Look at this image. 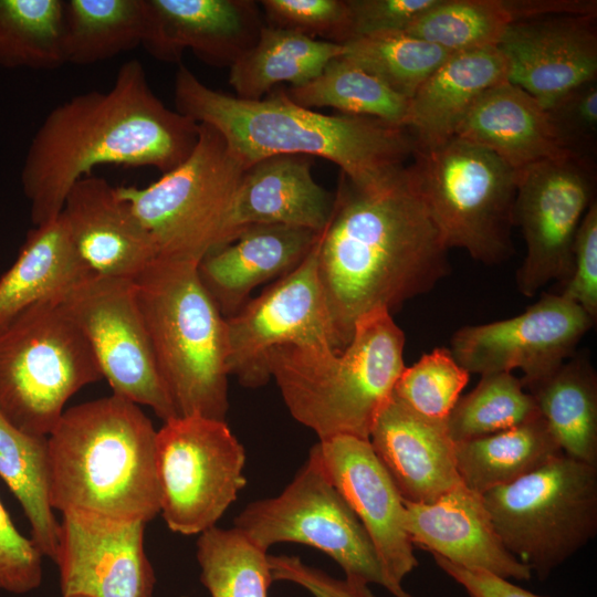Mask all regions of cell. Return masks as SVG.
I'll use <instances>...</instances> for the list:
<instances>
[{"instance_id":"obj_1","label":"cell","mask_w":597,"mask_h":597,"mask_svg":"<svg viewBox=\"0 0 597 597\" xmlns=\"http://www.w3.org/2000/svg\"><path fill=\"white\" fill-rule=\"evenodd\" d=\"M448 251L412 165L370 188L341 174L317 256L339 349L365 313H391L431 291L450 273Z\"/></svg>"},{"instance_id":"obj_2","label":"cell","mask_w":597,"mask_h":597,"mask_svg":"<svg viewBox=\"0 0 597 597\" xmlns=\"http://www.w3.org/2000/svg\"><path fill=\"white\" fill-rule=\"evenodd\" d=\"M199 125L153 92L143 64L125 62L106 91H90L46 115L21 170L33 226L54 220L72 186L103 165L169 172L196 147Z\"/></svg>"},{"instance_id":"obj_3","label":"cell","mask_w":597,"mask_h":597,"mask_svg":"<svg viewBox=\"0 0 597 597\" xmlns=\"http://www.w3.org/2000/svg\"><path fill=\"white\" fill-rule=\"evenodd\" d=\"M178 113L220 133L232 154L249 168L275 155L321 157L341 168L355 187L389 179L415 156L407 127L357 115H325L291 101L284 88L261 100H242L202 83L179 64L174 81Z\"/></svg>"},{"instance_id":"obj_4","label":"cell","mask_w":597,"mask_h":597,"mask_svg":"<svg viewBox=\"0 0 597 597\" xmlns=\"http://www.w3.org/2000/svg\"><path fill=\"white\" fill-rule=\"evenodd\" d=\"M156 439L140 407L114 394L65 409L48 436L52 509L150 522L160 513Z\"/></svg>"},{"instance_id":"obj_5","label":"cell","mask_w":597,"mask_h":597,"mask_svg":"<svg viewBox=\"0 0 597 597\" xmlns=\"http://www.w3.org/2000/svg\"><path fill=\"white\" fill-rule=\"evenodd\" d=\"M405 342L391 313L376 308L357 318L343 349L279 346L269 355V373L291 416L318 440H368L406 367Z\"/></svg>"},{"instance_id":"obj_6","label":"cell","mask_w":597,"mask_h":597,"mask_svg":"<svg viewBox=\"0 0 597 597\" xmlns=\"http://www.w3.org/2000/svg\"><path fill=\"white\" fill-rule=\"evenodd\" d=\"M198 263L156 258L135 280L156 365L178 417L226 421V317L203 287Z\"/></svg>"},{"instance_id":"obj_7","label":"cell","mask_w":597,"mask_h":597,"mask_svg":"<svg viewBox=\"0 0 597 597\" xmlns=\"http://www.w3.org/2000/svg\"><path fill=\"white\" fill-rule=\"evenodd\" d=\"M102 378L86 337L61 302L35 303L0 329V409L28 433L48 437L67 400Z\"/></svg>"},{"instance_id":"obj_8","label":"cell","mask_w":597,"mask_h":597,"mask_svg":"<svg viewBox=\"0 0 597 597\" xmlns=\"http://www.w3.org/2000/svg\"><path fill=\"white\" fill-rule=\"evenodd\" d=\"M199 125L189 157L150 185L116 187L150 234L157 258L199 263L228 243L233 200L247 167L218 130Z\"/></svg>"},{"instance_id":"obj_9","label":"cell","mask_w":597,"mask_h":597,"mask_svg":"<svg viewBox=\"0 0 597 597\" xmlns=\"http://www.w3.org/2000/svg\"><path fill=\"white\" fill-rule=\"evenodd\" d=\"M413 158L421 197L448 249L485 265L507 261L514 254L517 170L458 137Z\"/></svg>"},{"instance_id":"obj_10","label":"cell","mask_w":597,"mask_h":597,"mask_svg":"<svg viewBox=\"0 0 597 597\" xmlns=\"http://www.w3.org/2000/svg\"><path fill=\"white\" fill-rule=\"evenodd\" d=\"M482 496L505 548L541 579L597 533V465L564 453Z\"/></svg>"},{"instance_id":"obj_11","label":"cell","mask_w":597,"mask_h":597,"mask_svg":"<svg viewBox=\"0 0 597 597\" xmlns=\"http://www.w3.org/2000/svg\"><path fill=\"white\" fill-rule=\"evenodd\" d=\"M233 527L266 552L284 542L320 549L338 564L346 578L383 586L401 597L364 526L328 476L315 446L287 486L276 496L248 504L234 519Z\"/></svg>"},{"instance_id":"obj_12","label":"cell","mask_w":597,"mask_h":597,"mask_svg":"<svg viewBox=\"0 0 597 597\" xmlns=\"http://www.w3.org/2000/svg\"><path fill=\"white\" fill-rule=\"evenodd\" d=\"M160 514L184 535L217 526L245 486V451L226 421L176 417L157 430Z\"/></svg>"},{"instance_id":"obj_13","label":"cell","mask_w":597,"mask_h":597,"mask_svg":"<svg viewBox=\"0 0 597 597\" xmlns=\"http://www.w3.org/2000/svg\"><path fill=\"white\" fill-rule=\"evenodd\" d=\"M320 235L305 260L226 318L229 376L247 388L270 379L268 358L283 345L339 349L318 273Z\"/></svg>"},{"instance_id":"obj_14","label":"cell","mask_w":597,"mask_h":597,"mask_svg":"<svg viewBox=\"0 0 597 597\" xmlns=\"http://www.w3.org/2000/svg\"><path fill=\"white\" fill-rule=\"evenodd\" d=\"M61 303L114 395L149 407L164 422L178 417L156 365L134 280L93 274Z\"/></svg>"},{"instance_id":"obj_15","label":"cell","mask_w":597,"mask_h":597,"mask_svg":"<svg viewBox=\"0 0 597 597\" xmlns=\"http://www.w3.org/2000/svg\"><path fill=\"white\" fill-rule=\"evenodd\" d=\"M514 226L526 254L516 285L532 297L552 281L568 279L579 224L595 198L594 166L577 158L545 160L517 170Z\"/></svg>"},{"instance_id":"obj_16","label":"cell","mask_w":597,"mask_h":597,"mask_svg":"<svg viewBox=\"0 0 597 597\" xmlns=\"http://www.w3.org/2000/svg\"><path fill=\"white\" fill-rule=\"evenodd\" d=\"M594 325L573 301L558 293H544L519 315L459 328L449 349L469 374L521 369L525 388L572 357Z\"/></svg>"},{"instance_id":"obj_17","label":"cell","mask_w":597,"mask_h":597,"mask_svg":"<svg viewBox=\"0 0 597 597\" xmlns=\"http://www.w3.org/2000/svg\"><path fill=\"white\" fill-rule=\"evenodd\" d=\"M61 514L53 562L62 597H153L156 577L145 553V522Z\"/></svg>"},{"instance_id":"obj_18","label":"cell","mask_w":597,"mask_h":597,"mask_svg":"<svg viewBox=\"0 0 597 597\" xmlns=\"http://www.w3.org/2000/svg\"><path fill=\"white\" fill-rule=\"evenodd\" d=\"M315 447L332 482L367 532L388 579L401 597H412L401 586L418 566L405 503L369 441L335 436Z\"/></svg>"},{"instance_id":"obj_19","label":"cell","mask_w":597,"mask_h":597,"mask_svg":"<svg viewBox=\"0 0 597 597\" xmlns=\"http://www.w3.org/2000/svg\"><path fill=\"white\" fill-rule=\"evenodd\" d=\"M597 14H564L512 22L498 49L507 81L549 108L597 80Z\"/></svg>"},{"instance_id":"obj_20","label":"cell","mask_w":597,"mask_h":597,"mask_svg":"<svg viewBox=\"0 0 597 597\" xmlns=\"http://www.w3.org/2000/svg\"><path fill=\"white\" fill-rule=\"evenodd\" d=\"M144 43L155 59L179 63L185 50L216 67H231L265 27L253 0H148Z\"/></svg>"},{"instance_id":"obj_21","label":"cell","mask_w":597,"mask_h":597,"mask_svg":"<svg viewBox=\"0 0 597 597\" xmlns=\"http://www.w3.org/2000/svg\"><path fill=\"white\" fill-rule=\"evenodd\" d=\"M61 213L77 252L95 275L135 280L157 258L146 228L116 187L102 177L77 180Z\"/></svg>"},{"instance_id":"obj_22","label":"cell","mask_w":597,"mask_h":597,"mask_svg":"<svg viewBox=\"0 0 597 597\" xmlns=\"http://www.w3.org/2000/svg\"><path fill=\"white\" fill-rule=\"evenodd\" d=\"M368 441L405 503H431L461 484L447 421L418 415L394 394Z\"/></svg>"},{"instance_id":"obj_23","label":"cell","mask_w":597,"mask_h":597,"mask_svg":"<svg viewBox=\"0 0 597 597\" xmlns=\"http://www.w3.org/2000/svg\"><path fill=\"white\" fill-rule=\"evenodd\" d=\"M405 507L406 528L413 546L505 579L532 577L531 569L503 545L483 496L462 483L431 503H405Z\"/></svg>"},{"instance_id":"obj_24","label":"cell","mask_w":597,"mask_h":597,"mask_svg":"<svg viewBox=\"0 0 597 597\" xmlns=\"http://www.w3.org/2000/svg\"><path fill=\"white\" fill-rule=\"evenodd\" d=\"M320 233L283 224L247 226L198 263L199 279L228 318L244 306L253 289L295 270Z\"/></svg>"},{"instance_id":"obj_25","label":"cell","mask_w":597,"mask_h":597,"mask_svg":"<svg viewBox=\"0 0 597 597\" xmlns=\"http://www.w3.org/2000/svg\"><path fill=\"white\" fill-rule=\"evenodd\" d=\"M314 158L275 155L244 171L229 219L228 242L251 224H283L322 232L328 224L335 193L316 182Z\"/></svg>"},{"instance_id":"obj_26","label":"cell","mask_w":597,"mask_h":597,"mask_svg":"<svg viewBox=\"0 0 597 597\" xmlns=\"http://www.w3.org/2000/svg\"><path fill=\"white\" fill-rule=\"evenodd\" d=\"M488 149L515 170L575 158L565 148L546 108L509 81L485 91L455 136Z\"/></svg>"},{"instance_id":"obj_27","label":"cell","mask_w":597,"mask_h":597,"mask_svg":"<svg viewBox=\"0 0 597 597\" xmlns=\"http://www.w3.org/2000/svg\"><path fill=\"white\" fill-rule=\"evenodd\" d=\"M506 81V61L496 46L449 55L409 100L405 127L413 136L416 151L454 138L476 100Z\"/></svg>"},{"instance_id":"obj_28","label":"cell","mask_w":597,"mask_h":597,"mask_svg":"<svg viewBox=\"0 0 597 597\" xmlns=\"http://www.w3.org/2000/svg\"><path fill=\"white\" fill-rule=\"evenodd\" d=\"M92 275L62 213L34 226L14 263L0 277V329L35 303L61 302Z\"/></svg>"},{"instance_id":"obj_29","label":"cell","mask_w":597,"mask_h":597,"mask_svg":"<svg viewBox=\"0 0 597 597\" xmlns=\"http://www.w3.org/2000/svg\"><path fill=\"white\" fill-rule=\"evenodd\" d=\"M525 390L562 452L597 465V375L587 356L575 353Z\"/></svg>"},{"instance_id":"obj_30","label":"cell","mask_w":597,"mask_h":597,"mask_svg":"<svg viewBox=\"0 0 597 597\" xmlns=\"http://www.w3.org/2000/svg\"><path fill=\"white\" fill-rule=\"evenodd\" d=\"M346 52L343 44L265 25L255 44L229 69V84L239 98L261 100L283 82L290 87L308 83Z\"/></svg>"},{"instance_id":"obj_31","label":"cell","mask_w":597,"mask_h":597,"mask_svg":"<svg viewBox=\"0 0 597 597\" xmlns=\"http://www.w3.org/2000/svg\"><path fill=\"white\" fill-rule=\"evenodd\" d=\"M562 450L542 417L516 427L455 443L461 483L484 493L536 470Z\"/></svg>"},{"instance_id":"obj_32","label":"cell","mask_w":597,"mask_h":597,"mask_svg":"<svg viewBox=\"0 0 597 597\" xmlns=\"http://www.w3.org/2000/svg\"><path fill=\"white\" fill-rule=\"evenodd\" d=\"M148 0H64L65 64L90 65L144 45Z\"/></svg>"},{"instance_id":"obj_33","label":"cell","mask_w":597,"mask_h":597,"mask_svg":"<svg viewBox=\"0 0 597 597\" xmlns=\"http://www.w3.org/2000/svg\"><path fill=\"white\" fill-rule=\"evenodd\" d=\"M0 478L19 501L31 528V540L54 559L60 521L49 499L48 437L28 433L0 409Z\"/></svg>"},{"instance_id":"obj_34","label":"cell","mask_w":597,"mask_h":597,"mask_svg":"<svg viewBox=\"0 0 597 597\" xmlns=\"http://www.w3.org/2000/svg\"><path fill=\"white\" fill-rule=\"evenodd\" d=\"M284 91L295 104L310 109L332 107L341 114L373 117L404 127L408 115L409 98L392 91L345 54L329 61L308 83Z\"/></svg>"},{"instance_id":"obj_35","label":"cell","mask_w":597,"mask_h":597,"mask_svg":"<svg viewBox=\"0 0 597 597\" xmlns=\"http://www.w3.org/2000/svg\"><path fill=\"white\" fill-rule=\"evenodd\" d=\"M63 8L64 0H0V66L64 65Z\"/></svg>"},{"instance_id":"obj_36","label":"cell","mask_w":597,"mask_h":597,"mask_svg":"<svg viewBox=\"0 0 597 597\" xmlns=\"http://www.w3.org/2000/svg\"><path fill=\"white\" fill-rule=\"evenodd\" d=\"M196 556L210 597H268L273 583L268 552L238 528L202 532Z\"/></svg>"},{"instance_id":"obj_37","label":"cell","mask_w":597,"mask_h":597,"mask_svg":"<svg viewBox=\"0 0 597 597\" xmlns=\"http://www.w3.org/2000/svg\"><path fill=\"white\" fill-rule=\"evenodd\" d=\"M540 417L532 395L511 371L482 375L447 418L454 443L493 434Z\"/></svg>"},{"instance_id":"obj_38","label":"cell","mask_w":597,"mask_h":597,"mask_svg":"<svg viewBox=\"0 0 597 597\" xmlns=\"http://www.w3.org/2000/svg\"><path fill=\"white\" fill-rule=\"evenodd\" d=\"M511 23L503 0H438L406 32L455 54L498 46Z\"/></svg>"},{"instance_id":"obj_39","label":"cell","mask_w":597,"mask_h":597,"mask_svg":"<svg viewBox=\"0 0 597 597\" xmlns=\"http://www.w3.org/2000/svg\"><path fill=\"white\" fill-rule=\"evenodd\" d=\"M345 45V57L409 100L451 55L407 32L377 33Z\"/></svg>"},{"instance_id":"obj_40","label":"cell","mask_w":597,"mask_h":597,"mask_svg":"<svg viewBox=\"0 0 597 597\" xmlns=\"http://www.w3.org/2000/svg\"><path fill=\"white\" fill-rule=\"evenodd\" d=\"M469 378L449 348L437 347L405 367L392 394L418 415L447 421Z\"/></svg>"},{"instance_id":"obj_41","label":"cell","mask_w":597,"mask_h":597,"mask_svg":"<svg viewBox=\"0 0 597 597\" xmlns=\"http://www.w3.org/2000/svg\"><path fill=\"white\" fill-rule=\"evenodd\" d=\"M259 3L268 27L343 45L348 41L347 0H263Z\"/></svg>"},{"instance_id":"obj_42","label":"cell","mask_w":597,"mask_h":597,"mask_svg":"<svg viewBox=\"0 0 597 597\" xmlns=\"http://www.w3.org/2000/svg\"><path fill=\"white\" fill-rule=\"evenodd\" d=\"M547 112L570 155L594 166L597 140V80L568 92Z\"/></svg>"},{"instance_id":"obj_43","label":"cell","mask_w":597,"mask_h":597,"mask_svg":"<svg viewBox=\"0 0 597 597\" xmlns=\"http://www.w3.org/2000/svg\"><path fill=\"white\" fill-rule=\"evenodd\" d=\"M43 555L31 538L19 532L0 501V589L27 594L43 578Z\"/></svg>"},{"instance_id":"obj_44","label":"cell","mask_w":597,"mask_h":597,"mask_svg":"<svg viewBox=\"0 0 597 597\" xmlns=\"http://www.w3.org/2000/svg\"><path fill=\"white\" fill-rule=\"evenodd\" d=\"M558 294L597 318V201L586 211L574 242L572 269Z\"/></svg>"},{"instance_id":"obj_45","label":"cell","mask_w":597,"mask_h":597,"mask_svg":"<svg viewBox=\"0 0 597 597\" xmlns=\"http://www.w3.org/2000/svg\"><path fill=\"white\" fill-rule=\"evenodd\" d=\"M437 1L347 0V43L377 33L406 32L410 24Z\"/></svg>"},{"instance_id":"obj_46","label":"cell","mask_w":597,"mask_h":597,"mask_svg":"<svg viewBox=\"0 0 597 597\" xmlns=\"http://www.w3.org/2000/svg\"><path fill=\"white\" fill-rule=\"evenodd\" d=\"M269 563L273 582L293 583L314 597H376L367 584L333 577L294 555H269Z\"/></svg>"},{"instance_id":"obj_47","label":"cell","mask_w":597,"mask_h":597,"mask_svg":"<svg viewBox=\"0 0 597 597\" xmlns=\"http://www.w3.org/2000/svg\"><path fill=\"white\" fill-rule=\"evenodd\" d=\"M432 556L437 565L462 586L470 597H543L511 583L509 579L459 566L438 555Z\"/></svg>"},{"instance_id":"obj_48","label":"cell","mask_w":597,"mask_h":597,"mask_svg":"<svg viewBox=\"0 0 597 597\" xmlns=\"http://www.w3.org/2000/svg\"><path fill=\"white\" fill-rule=\"evenodd\" d=\"M512 22L564 14H596L597 2L591 0H503Z\"/></svg>"}]
</instances>
